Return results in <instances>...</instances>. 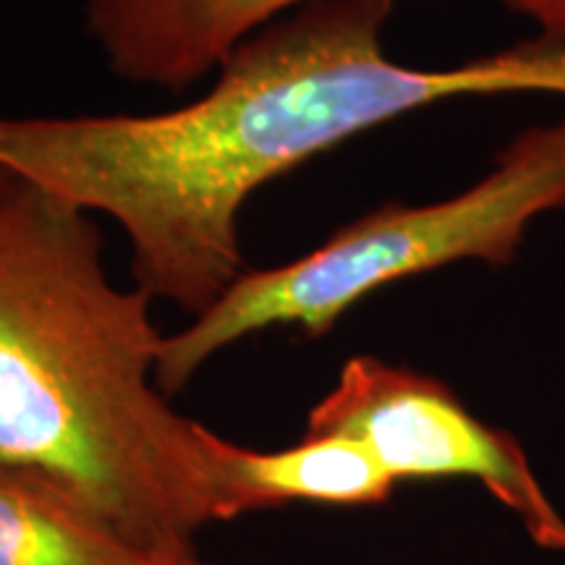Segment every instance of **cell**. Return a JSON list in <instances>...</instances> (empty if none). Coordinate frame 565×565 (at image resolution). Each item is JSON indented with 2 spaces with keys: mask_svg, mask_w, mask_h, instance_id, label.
<instances>
[{
  "mask_svg": "<svg viewBox=\"0 0 565 565\" xmlns=\"http://www.w3.org/2000/svg\"><path fill=\"white\" fill-rule=\"evenodd\" d=\"M395 0H315L273 21L196 100L154 116H0V171L118 223L134 286L202 315L246 273L242 212L265 183L374 126L463 95H565V40L454 68L391 61Z\"/></svg>",
  "mask_w": 565,
  "mask_h": 565,
  "instance_id": "6da1fadb",
  "label": "cell"
},
{
  "mask_svg": "<svg viewBox=\"0 0 565 565\" xmlns=\"http://www.w3.org/2000/svg\"><path fill=\"white\" fill-rule=\"evenodd\" d=\"M95 215L0 192V461L66 490L126 545L194 555L221 521L210 429L168 404L152 296L113 286Z\"/></svg>",
  "mask_w": 565,
  "mask_h": 565,
  "instance_id": "7a4b0ae2",
  "label": "cell"
},
{
  "mask_svg": "<svg viewBox=\"0 0 565 565\" xmlns=\"http://www.w3.org/2000/svg\"><path fill=\"white\" fill-rule=\"evenodd\" d=\"M565 207V118L526 131L498 166L450 200L383 204L294 263L246 270L207 312L166 335L160 391L173 395L221 353L259 330L324 335L366 296L461 259L508 265L534 217Z\"/></svg>",
  "mask_w": 565,
  "mask_h": 565,
  "instance_id": "3957f363",
  "label": "cell"
},
{
  "mask_svg": "<svg viewBox=\"0 0 565 565\" xmlns=\"http://www.w3.org/2000/svg\"><path fill=\"white\" fill-rule=\"evenodd\" d=\"M303 435L362 440L395 482L477 479L521 521L536 547L565 553V519L521 443L479 422L440 380L377 356H353L333 391L309 412Z\"/></svg>",
  "mask_w": 565,
  "mask_h": 565,
  "instance_id": "277c9868",
  "label": "cell"
},
{
  "mask_svg": "<svg viewBox=\"0 0 565 565\" xmlns=\"http://www.w3.org/2000/svg\"><path fill=\"white\" fill-rule=\"evenodd\" d=\"M309 3L315 0H84V21L118 79L181 92Z\"/></svg>",
  "mask_w": 565,
  "mask_h": 565,
  "instance_id": "5b68a950",
  "label": "cell"
},
{
  "mask_svg": "<svg viewBox=\"0 0 565 565\" xmlns=\"http://www.w3.org/2000/svg\"><path fill=\"white\" fill-rule=\"evenodd\" d=\"M210 454L221 521L288 503L377 505L398 484L362 440L343 435H303L291 448L254 450L210 429Z\"/></svg>",
  "mask_w": 565,
  "mask_h": 565,
  "instance_id": "8992f818",
  "label": "cell"
},
{
  "mask_svg": "<svg viewBox=\"0 0 565 565\" xmlns=\"http://www.w3.org/2000/svg\"><path fill=\"white\" fill-rule=\"evenodd\" d=\"M76 503L30 469L0 461V565H150Z\"/></svg>",
  "mask_w": 565,
  "mask_h": 565,
  "instance_id": "52a82bcc",
  "label": "cell"
},
{
  "mask_svg": "<svg viewBox=\"0 0 565 565\" xmlns=\"http://www.w3.org/2000/svg\"><path fill=\"white\" fill-rule=\"evenodd\" d=\"M508 9L532 19L545 38L565 40V0H500Z\"/></svg>",
  "mask_w": 565,
  "mask_h": 565,
  "instance_id": "ba28073f",
  "label": "cell"
},
{
  "mask_svg": "<svg viewBox=\"0 0 565 565\" xmlns=\"http://www.w3.org/2000/svg\"><path fill=\"white\" fill-rule=\"evenodd\" d=\"M150 565H210V563H202L196 555H181V557H152Z\"/></svg>",
  "mask_w": 565,
  "mask_h": 565,
  "instance_id": "9c48e42d",
  "label": "cell"
},
{
  "mask_svg": "<svg viewBox=\"0 0 565 565\" xmlns=\"http://www.w3.org/2000/svg\"><path fill=\"white\" fill-rule=\"evenodd\" d=\"M11 181V173H6V171H0V192H3L6 189V183Z\"/></svg>",
  "mask_w": 565,
  "mask_h": 565,
  "instance_id": "30bf717a",
  "label": "cell"
}]
</instances>
